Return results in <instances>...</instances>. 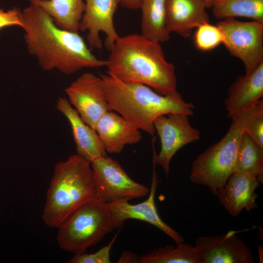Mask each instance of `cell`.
I'll return each mask as SVG.
<instances>
[{
	"mask_svg": "<svg viewBox=\"0 0 263 263\" xmlns=\"http://www.w3.org/2000/svg\"><path fill=\"white\" fill-rule=\"evenodd\" d=\"M261 183L254 175L235 172L231 175L217 197L230 215L237 217L244 209L249 211L258 207L255 190Z\"/></svg>",
	"mask_w": 263,
	"mask_h": 263,
	"instance_id": "obj_14",
	"label": "cell"
},
{
	"mask_svg": "<svg viewBox=\"0 0 263 263\" xmlns=\"http://www.w3.org/2000/svg\"><path fill=\"white\" fill-rule=\"evenodd\" d=\"M117 233L109 244L102 247L94 253L87 254L85 252L75 254L69 261V263H110V251L116 238Z\"/></svg>",
	"mask_w": 263,
	"mask_h": 263,
	"instance_id": "obj_26",
	"label": "cell"
},
{
	"mask_svg": "<svg viewBox=\"0 0 263 263\" xmlns=\"http://www.w3.org/2000/svg\"><path fill=\"white\" fill-rule=\"evenodd\" d=\"M224 136L199 154L193 162L189 179L207 187L217 196L232 174L235 172L236 159L242 127L234 118Z\"/></svg>",
	"mask_w": 263,
	"mask_h": 263,
	"instance_id": "obj_6",
	"label": "cell"
},
{
	"mask_svg": "<svg viewBox=\"0 0 263 263\" xmlns=\"http://www.w3.org/2000/svg\"><path fill=\"white\" fill-rule=\"evenodd\" d=\"M166 0H142L141 34L160 43L169 41L170 33L166 24Z\"/></svg>",
	"mask_w": 263,
	"mask_h": 263,
	"instance_id": "obj_20",
	"label": "cell"
},
{
	"mask_svg": "<svg viewBox=\"0 0 263 263\" xmlns=\"http://www.w3.org/2000/svg\"><path fill=\"white\" fill-rule=\"evenodd\" d=\"M41 9L59 28L78 32L85 3L83 0H28Z\"/></svg>",
	"mask_w": 263,
	"mask_h": 263,
	"instance_id": "obj_19",
	"label": "cell"
},
{
	"mask_svg": "<svg viewBox=\"0 0 263 263\" xmlns=\"http://www.w3.org/2000/svg\"><path fill=\"white\" fill-rule=\"evenodd\" d=\"M239 123L244 133L263 148V100L261 99L249 109L230 117Z\"/></svg>",
	"mask_w": 263,
	"mask_h": 263,
	"instance_id": "obj_24",
	"label": "cell"
},
{
	"mask_svg": "<svg viewBox=\"0 0 263 263\" xmlns=\"http://www.w3.org/2000/svg\"><path fill=\"white\" fill-rule=\"evenodd\" d=\"M167 245L139 257L141 263H201L194 246L184 242Z\"/></svg>",
	"mask_w": 263,
	"mask_h": 263,
	"instance_id": "obj_22",
	"label": "cell"
},
{
	"mask_svg": "<svg viewBox=\"0 0 263 263\" xmlns=\"http://www.w3.org/2000/svg\"><path fill=\"white\" fill-rule=\"evenodd\" d=\"M230 230L220 235L203 236L194 241L201 263H253L251 249Z\"/></svg>",
	"mask_w": 263,
	"mask_h": 263,
	"instance_id": "obj_11",
	"label": "cell"
},
{
	"mask_svg": "<svg viewBox=\"0 0 263 263\" xmlns=\"http://www.w3.org/2000/svg\"><path fill=\"white\" fill-rule=\"evenodd\" d=\"M98 198L91 162L77 153L72 155L55 167L42 220L58 228L79 207Z\"/></svg>",
	"mask_w": 263,
	"mask_h": 263,
	"instance_id": "obj_4",
	"label": "cell"
},
{
	"mask_svg": "<svg viewBox=\"0 0 263 263\" xmlns=\"http://www.w3.org/2000/svg\"><path fill=\"white\" fill-rule=\"evenodd\" d=\"M205 2L207 8L211 7L214 0H203Z\"/></svg>",
	"mask_w": 263,
	"mask_h": 263,
	"instance_id": "obj_30",
	"label": "cell"
},
{
	"mask_svg": "<svg viewBox=\"0 0 263 263\" xmlns=\"http://www.w3.org/2000/svg\"><path fill=\"white\" fill-rule=\"evenodd\" d=\"M216 25L223 33V44L231 56L243 62L245 74L263 62V22L230 18Z\"/></svg>",
	"mask_w": 263,
	"mask_h": 263,
	"instance_id": "obj_7",
	"label": "cell"
},
{
	"mask_svg": "<svg viewBox=\"0 0 263 263\" xmlns=\"http://www.w3.org/2000/svg\"><path fill=\"white\" fill-rule=\"evenodd\" d=\"M118 3L123 7L130 10L140 8L142 0H117Z\"/></svg>",
	"mask_w": 263,
	"mask_h": 263,
	"instance_id": "obj_28",
	"label": "cell"
},
{
	"mask_svg": "<svg viewBox=\"0 0 263 263\" xmlns=\"http://www.w3.org/2000/svg\"><path fill=\"white\" fill-rule=\"evenodd\" d=\"M160 43L141 34L120 36L106 60L107 74L123 82L145 85L162 95H181L175 67L166 58Z\"/></svg>",
	"mask_w": 263,
	"mask_h": 263,
	"instance_id": "obj_2",
	"label": "cell"
},
{
	"mask_svg": "<svg viewBox=\"0 0 263 263\" xmlns=\"http://www.w3.org/2000/svg\"><path fill=\"white\" fill-rule=\"evenodd\" d=\"M22 14L27 49L44 71L56 69L71 75L84 68L105 67L106 60L91 52L78 32L59 28L37 5L30 3Z\"/></svg>",
	"mask_w": 263,
	"mask_h": 263,
	"instance_id": "obj_1",
	"label": "cell"
},
{
	"mask_svg": "<svg viewBox=\"0 0 263 263\" xmlns=\"http://www.w3.org/2000/svg\"><path fill=\"white\" fill-rule=\"evenodd\" d=\"M65 91L68 100L82 120L94 130L100 118L110 111L100 76L91 73H84Z\"/></svg>",
	"mask_w": 263,
	"mask_h": 263,
	"instance_id": "obj_10",
	"label": "cell"
},
{
	"mask_svg": "<svg viewBox=\"0 0 263 263\" xmlns=\"http://www.w3.org/2000/svg\"><path fill=\"white\" fill-rule=\"evenodd\" d=\"M211 8L221 20L244 17L263 22V0H214Z\"/></svg>",
	"mask_w": 263,
	"mask_h": 263,
	"instance_id": "obj_21",
	"label": "cell"
},
{
	"mask_svg": "<svg viewBox=\"0 0 263 263\" xmlns=\"http://www.w3.org/2000/svg\"><path fill=\"white\" fill-rule=\"evenodd\" d=\"M118 227L108 204L98 198L81 206L65 221L58 228L57 241L62 249L80 254Z\"/></svg>",
	"mask_w": 263,
	"mask_h": 263,
	"instance_id": "obj_5",
	"label": "cell"
},
{
	"mask_svg": "<svg viewBox=\"0 0 263 263\" xmlns=\"http://www.w3.org/2000/svg\"><path fill=\"white\" fill-rule=\"evenodd\" d=\"M85 10L79 30L87 31L89 46L101 49L103 44L100 33L106 35L105 45L109 51L119 38L113 18L119 4L117 0H86Z\"/></svg>",
	"mask_w": 263,
	"mask_h": 263,
	"instance_id": "obj_12",
	"label": "cell"
},
{
	"mask_svg": "<svg viewBox=\"0 0 263 263\" xmlns=\"http://www.w3.org/2000/svg\"><path fill=\"white\" fill-rule=\"evenodd\" d=\"M225 100L228 117L253 107L263 96V62L250 73L238 76L230 86Z\"/></svg>",
	"mask_w": 263,
	"mask_h": 263,
	"instance_id": "obj_17",
	"label": "cell"
},
{
	"mask_svg": "<svg viewBox=\"0 0 263 263\" xmlns=\"http://www.w3.org/2000/svg\"><path fill=\"white\" fill-rule=\"evenodd\" d=\"M22 24V12L17 8H14L7 11L0 9V30L4 27L18 26Z\"/></svg>",
	"mask_w": 263,
	"mask_h": 263,
	"instance_id": "obj_27",
	"label": "cell"
},
{
	"mask_svg": "<svg viewBox=\"0 0 263 263\" xmlns=\"http://www.w3.org/2000/svg\"><path fill=\"white\" fill-rule=\"evenodd\" d=\"M194 35L196 47L202 51L213 50L223 43L224 37L220 28L209 22L203 23L196 28Z\"/></svg>",
	"mask_w": 263,
	"mask_h": 263,
	"instance_id": "obj_25",
	"label": "cell"
},
{
	"mask_svg": "<svg viewBox=\"0 0 263 263\" xmlns=\"http://www.w3.org/2000/svg\"><path fill=\"white\" fill-rule=\"evenodd\" d=\"M95 130L107 153L122 152L127 145L139 143L140 130L118 113L109 111L97 121Z\"/></svg>",
	"mask_w": 263,
	"mask_h": 263,
	"instance_id": "obj_15",
	"label": "cell"
},
{
	"mask_svg": "<svg viewBox=\"0 0 263 263\" xmlns=\"http://www.w3.org/2000/svg\"><path fill=\"white\" fill-rule=\"evenodd\" d=\"M235 172L254 175L261 183H263V148L244 132L238 148Z\"/></svg>",
	"mask_w": 263,
	"mask_h": 263,
	"instance_id": "obj_23",
	"label": "cell"
},
{
	"mask_svg": "<svg viewBox=\"0 0 263 263\" xmlns=\"http://www.w3.org/2000/svg\"><path fill=\"white\" fill-rule=\"evenodd\" d=\"M91 163L98 197L105 203L129 201L149 194L150 189L133 180L117 161L107 156Z\"/></svg>",
	"mask_w": 263,
	"mask_h": 263,
	"instance_id": "obj_8",
	"label": "cell"
},
{
	"mask_svg": "<svg viewBox=\"0 0 263 263\" xmlns=\"http://www.w3.org/2000/svg\"><path fill=\"white\" fill-rule=\"evenodd\" d=\"M203 0H166V24L168 32L188 38L192 30L209 22Z\"/></svg>",
	"mask_w": 263,
	"mask_h": 263,
	"instance_id": "obj_16",
	"label": "cell"
},
{
	"mask_svg": "<svg viewBox=\"0 0 263 263\" xmlns=\"http://www.w3.org/2000/svg\"><path fill=\"white\" fill-rule=\"evenodd\" d=\"M99 76L109 110L150 135L154 134L153 123L159 116L170 113L193 114L194 105L183 100L181 95H162L142 84L123 82L108 74Z\"/></svg>",
	"mask_w": 263,
	"mask_h": 263,
	"instance_id": "obj_3",
	"label": "cell"
},
{
	"mask_svg": "<svg viewBox=\"0 0 263 263\" xmlns=\"http://www.w3.org/2000/svg\"><path fill=\"white\" fill-rule=\"evenodd\" d=\"M56 109L65 116L70 123L76 153L91 162L107 156L96 131L82 120L67 99L62 97L58 98L56 100Z\"/></svg>",
	"mask_w": 263,
	"mask_h": 263,
	"instance_id": "obj_18",
	"label": "cell"
},
{
	"mask_svg": "<svg viewBox=\"0 0 263 263\" xmlns=\"http://www.w3.org/2000/svg\"><path fill=\"white\" fill-rule=\"evenodd\" d=\"M118 263H139V257L135 254L125 252L118 260Z\"/></svg>",
	"mask_w": 263,
	"mask_h": 263,
	"instance_id": "obj_29",
	"label": "cell"
},
{
	"mask_svg": "<svg viewBox=\"0 0 263 263\" xmlns=\"http://www.w3.org/2000/svg\"><path fill=\"white\" fill-rule=\"evenodd\" d=\"M155 164L153 161V171L151 186L149 196L146 200L136 204H130L129 201L108 204L119 227L123 225L127 220H138L156 227L172 239L176 244L185 242L183 236L165 223L158 213L155 202V193L158 184L155 170Z\"/></svg>",
	"mask_w": 263,
	"mask_h": 263,
	"instance_id": "obj_13",
	"label": "cell"
},
{
	"mask_svg": "<svg viewBox=\"0 0 263 263\" xmlns=\"http://www.w3.org/2000/svg\"><path fill=\"white\" fill-rule=\"evenodd\" d=\"M189 116L170 113L157 117L153 126L160 140L161 149L158 154H154L153 160L160 165L167 176L171 160L176 153L187 144L199 140L200 132L193 127Z\"/></svg>",
	"mask_w": 263,
	"mask_h": 263,
	"instance_id": "obj_9",
	"label": "cell"
}]
</instances>
